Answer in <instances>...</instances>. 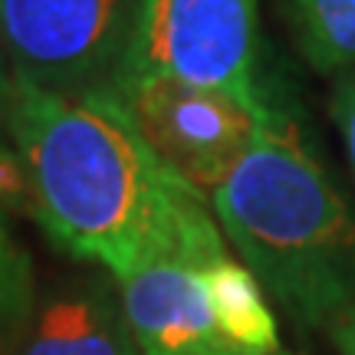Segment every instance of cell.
<instances>
[{"label":"cell","instance_id":"cell-1","mask_svg":"<svg viewBox=\"0 0 355 355\" xmlns=\"http://www.w3.org/2000/svg\"><path fill=\"white\" fill-rule=\"evenodd\" d=\"M10 135L30 217L69 257L122 279L152 257L227 254L207 201L155 158L115 92L56 96L17 79Z\"/></svg>","mask_w":355,"mask_h":355},{"label":"cell","instance_id":"cell-2","mask_svg":"<svg viewBox=\"0 0 355 355\" xmlns=\"http://www.w3.org/2000/svg\"><path fill=\"white\" fill-rule=\"evenodd\" d=\"M211 211L293 322L329 332L355 313V211L273 99Z\"/></svg>","mask_w":355,"mask_h":355},{"label":"cell","instance_id":"cell-3","mask_svg":"<svg viewBox=\"0 0 355 355\" xmlns=\"http://www.w3.org/2000/svg\"><path fill=\"white\" fill-rule=\"evenodd\" d=\"M257 0H135L119 83L178 76L263 109L270 96L257 79Z\"/></svg>","mask_w":355,"mask_h":355},{"label":"cell","instance_id":"cell-4","mask_svg":"<svg viewBox=\"0 0 355 355\" xmlns=\"http://www.w3.org/2000/svg\"><path fill=\"white\" fill-rule=\"evenodd\" d=\"M135 0H0V46L13 76L56 96L112 92Z\"/></svg>","mask_w":355,"mask_h":355},{"label":"cell","instance_id":"cell-5","mask_svg":"<svg viewBox=\"0 0 355 355\" xmlns=\"http://www.w3.org/2000/svg\"><path fill=\"white\" fill-rule=\"evenodd\" d=\"M112 92L155 158L204 201L247 155L266 109L178 76L128 79Z\"/></svg>","mask_w":355,"mask_h":355},{"label":"cell","instance_id":"cell-6","mask_svg":"<svg viewBox=\"0 0 355 355\" xmlns=\"http://www.w3.org/2000/svg\"><path fill=\"white\" fill-rule=\"evenodd\" d=\"M204 266L188 257H152L115 279L141 355H237L214 319Z\"/></svg>","mask_w":355,"mask_h":355},{"label":"cell","instance_id":"cell-7","mask_svg":"<svg viewBox=\"0 0 355 355\" xmlns=\"http://www.w3.org/2000/svg\"><path fill=\"white\" fill-rule=\"evenodd\" d=\"M3 355H141L115 279L83 277L37 296Z\"/></svg>","mask_w":355,"mask_h":355},{"label":"cell","instance_id":"cell-8","mask_svg":"<svg viewBox=\"0 0 355 355\" xmlns=\"http://www.w3.org/2000/svg\"><path fill=\"white\" fill-rule=\"evenodd\" d=\"M204 283L211 309L224 339L237 355H277L279 332L277 319L263 300L260 279L243 263H234L227 254L204 266Z\"/></svg>","mask_w":355,"mask_h":355},{"label":"cell","instance_id":"cell-9","mask_svg":"<svg viewBox=\"0 0 355 355\" xmlns=\"http://www.w3.org/2000/svg\"><path fill=\"white\" fill-rule=\"evenodd\" d=\"M296 43L319 73H355V0H286Z\"/></svg>","mask_w":355,"mask_h":355},{"label":"cell","instance_id":"cell-10","mask_svg":"<svg viewBox=\"0 0 355 355\" xmlns=\"http://www.w3.org/2000/svg\"><path fill=\"white\" fill-rule=\"evenodd\" d=\"M37 277L26 250L17 243L7 211L0 204V352H7L17 332L24 329V322L33 313L37 303Z\"/></svg>","mask_w":355,"mask_h":355},{"label":"cell","instance_id":"cell-11","mask_svg":"<svg viewBox=\"0 0 355 355\" xmlns=\"http://www.w3.org/2000/svg\"><path fill=\"white\" fill-rule=\"evenodd\" d=\"M13 92H17V76L0 46V204L3 211H26L30 214V188L20 165V155L13 148L10 135V115H13Z\"/></svg>","mask_w":355,"mask_h":355},{"label":"cell","instance_id":"cell-12","mask_svg":"<svg viewBox=\"0 0 355 355\" xmlns=\"http://www.w3.org/2000/svg\"><path fill=\"white\" fill-rule=\"evenodd\" d=\"M332 119L343 132L345 148H349V162L355 168V73H343L336 79V89H332Z\"/></svg>","mask_w":355,"mask_h":355},{"label":"cell","instance_id":"cell-13","mask_svg":"<svg viewBox=\"0 0 355 355\" xmlns=\"http://www.w3.org/2000/svg\"><path fill=\"white\" fill-rule=\"evenodd\" d=\"M332 343H336V349L343 355H355V313L352 316H345L343 322H336L329 329Z\"/></svg>","mask_w":355,"mask_h":355},{"label":"cell","instance_id":"cell-14","mask_svg":"<svg viewBox=\"0 0 355 355\" xmlns=\"http://www.w3.org/2000/svg\"><path fill=\"white\" fill-rule=\"evenodd\" d=\"M277 355H293V352H277Z\"/></svg>","mask_w":355,"mask_h":355}]
</instances>
